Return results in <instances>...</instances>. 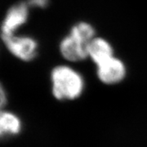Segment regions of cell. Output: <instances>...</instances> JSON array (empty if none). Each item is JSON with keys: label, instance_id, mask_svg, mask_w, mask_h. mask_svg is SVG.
I'll return each mask as SVG.
<instances>
[{"label": "cell", "instance_id": "obj_3", "mask_svg": "<svg viewBox=\"0 0 147 147\" xmlns=\"http://www.w3.org/2000/svg\"><path fill=\"white\" fill-rule=\"evenodd\" d=\"M96 66L98 78L105 84H118L125 77V66L118 58L112 57Z\"/></svg>", "mask_w": 147, "mask_h": 147}, {"label": "cell", "instance_id": "obj_4", "mask_svg": "<svg viewBox=\"0 0 147 147\" xmlns=\"http://www.w3.org/2000/svg\"><path fill=\"white\" fill-rule=\"evenodd\" d=\"M28 17V8L26 3L13 6L7 13L2 26V38L13 35L16 30L24 25Z\"/></svg>", "mask_w": 147, "mask_h": 147}, {"label": "cell", "instance_id": "obj_5", "mask_svg": "<svg viewBox=\"0 0 147 147\" xmlns=\"http://www.w3.org/2000/svg\"><path fill=\"white\" fill-rule=\"evenodd\" d=\"M88 45L74 38L70 34L65 37L60 45L62 56L70 61H79L88 57Z\"/></svg>", "mask_w": 147, "mask_h": 147}, {"label": "cell", "instance_id": "obj_8", "mask_svg": "<svg viewBox=\"0 0 147 147\" xmlns=\"http://www.w3.org/2000/svg\"><path fill=\"white\" fill-rule=\"evenodd\" d=\"M69 34L81 42L88 46L90 42L94 38L95 31L91 25L85 22H81L75 25L72 28Z\"/></svg>", "mask_w": 147, "mask_h": 147}, {"label": "cell", "instance_id": "obj_10", "mask_svg": "<svg viewBox=\"0 0 147 147\" xmlns=\"http://www.w3.org/2000/svg\"><path fill=\"white\" fill-rule=\"evenodd\" d=\"M6 99H5V93H4V91L3 88H1V106L3 107V105L5 104Z\"/></svg>", "mask_w": 147, "mask_h": 147}, {"label": "cell", "instance_id": "obj_6", "mask_svg": "<svg viewBox=\"0 0 147 147\" xmlns=\"http://www.w3.org/2000/svg\"><path fill=\"white\" fill-rule=\"evenodd\" d=\"M88 54L96 65L113 57V49L106 40L101 38H94L90 42Z\"/></svg>", "mask_w": 147, "mask_h": 147}, {"label": "cell", "instance_id": "obj_2", "mask_svg": "<svg viewBox=\"0 0 147 147\" xmlns=\"http://www.w3.org/2000/svg\"><path fill=\"white\" fill-rule=\"evenodd\" d=\"M3 40L11 53L22 61H29L36 57L38 45L36 41L32 38L13 34L3 38Z\"/></svg>", "mask_w": 147, "mask_h": 147}, {"label": "cell", "instance_id": "obj_9", "mask_svg": "<svg viewBox=\"0 0 147 147\" xmlns=\"http://www.w3.org/2000/svg\"><path fill=\"white\" fill-rule=\"evenodd\" d=\"M29 3L31 6L37 7H45L48 3V0H30Z\"/></svg>", "mask_w": 147, "mask_h": 147}, {"label": "cell", "instance_id": "obj_7", "mask_svg": "<svg viewBox=\"0 0 147 147\" xmlns=\"http://www.w3.org/2000/svg\"><path fill=\"white\" fill-rule=\"evenodd\" d=\"M21 120L14 114L2 111L0 115V133L1 136L14 135L21 131Z\"/></svg>", "mask_w": 147, "mask_h": 147}, {"label": "cell", "instance_id": "obj_1", "mask_svg": "<svg viewBox=\"0 0 147 147\" xmlns=\"http://www.w3.org/2000/svg\"><path fill=\"white\" fill-rule=\"evenodd\" d=\"M53 96L58 100H74L79 97L84 90L82 76L66 65H60L52 71Z\"/></svg>", "mask_w": 147, "mask_h": 147}]
</instances>
